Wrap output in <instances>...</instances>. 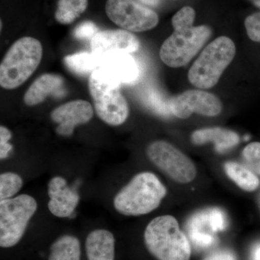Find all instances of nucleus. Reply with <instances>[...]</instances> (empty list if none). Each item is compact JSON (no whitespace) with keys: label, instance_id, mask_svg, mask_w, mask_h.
<instances>
[{"label":"nucleus","instance_id":"obj_10","mask_svg":"<svg viewBox=\"0 0 260 260\" xmlns=\"http://www.w3.org/2000/svg\"><path fill=\"white\" fill-rule=\"evenodd\" d=\"M173 116L187 119L193 114L215 116L222 111V103L216 95L200 90H186L169 100Z\"/></svg>","mask_w":260,"mask_h":260},{"label":"nucleus","instance_id":"obj_11","mask_svg":"<svg viewBox=\"0 0 260 260\" xmlns=\"http://www.w3.org/2000/svg\"><path fill=\"white\" fill-rule=\"evenodd\" d=\"M92 53L101 60L116 54H130L138 50L140 42L128 30H106L99 31L90 41Z\"/></svg>","mask_w":260,"mask_h":260},{"label":"nucleus","instance_id":"obj_5","mask_svg":"<svg viewBox=\"0 0 260 260\" xmlns=\"http://www.w3.org/2000/svg\"><path fill=\"white\" fill-rule=\"evenodd\" d=\"M235 54L236 46L232 39L226 37L217 38L205 48L191 67L188 73L189 82L197 88H213Z\"/></svg>","mask_w":260,"mask_h":260},{"label":"nucleus","instance_id":"obj_30","mask_svg":"<svg viewBox=\"0 0 260 260\" xmlns=\"http://www.w3.org/2000/svg\"><path fill=\"white\" fill-rule=\"evenodd\" d=\"M203 260H237V257L229 249H219L210 253Z\"/></svg>","mask_w":260,"mask_h":260},{"label":"nucleus","instance_id":"obj_19","mask_svg":"<svg viewBox=\"0 0 260 260\" xmlns=\"http://www.w3.org/2000/svg\"><path fill=\"white\" fill-rule=\"evenodd\" d=\"M81 248L78 238L65 235L51 244L49 260H80Z\"/></svg>","mask_w":260,"mask_h":260},{"label":"nucleus","instance_id":"obj_24","mask_svg":"<svg viewBox=\"0 0 260 260\" xmlns=\"http://www.w3.org/2000/svg\"><path fill=\"white\" fill-rule=\"evenodd\" d=\"M189 242L196 249L203 250L216 244L217 239L213 234L200 232H188Z\"/></svg>","mask_w":260,"mask_h":260},{"label":"nucleus","instance_id":"obj_1","mask_svg":"<svg viewBox=\"0 0 260 260\" xmlns=\"http://www.w3.org/2000/svg\"><path fill=\"white\" fill-rule=\"evenodd\" d=\"M167 194V188L155 174L140 172L118 191L113 205L121 215L140 216L156 210Z\"/></svg>","mask_w":260,"mask_h":260},{"label":"nucleus","instance_id":"obj_14","mask_svg":"<svg viewBox=\"0 0 260 260\" xmlns=\"http://www.w3.org/2000/svg\"><path fill=\"white\" fill-rule=\"evenodd\" d=\"M101 69L121 84L132 83L139 77V68L130 54H116L102 59Z\"/></svg>","mask_w":260,"mask_h":260},{"label":"nucleus","instance_id":"obj_17","mask_svg":"<svg viewBox=\"0 0 260 260\" xmlns=\"http://www.w3.org/2000/svg\"><path fill=\"white\" fill-rule=\"evenodd\" d=\"M85 251L88 260H114L115 239L112 233L106 229L89 233Z\"/></svg>","mask_w":260,"mask_h":260},{"label":"nucleus","instance_id":"obj_4","mask_svg":"<svg viewBox=\"0 0 260 260\" xmlns=\"http://www.w3.org/2000/svg\"><path fill=\"white\" fill-rule=\"evenodd\" d=\"M121 85L101 68L95 70L89 78V90L95 113L109 125H121L129 116V107L121 93Z\"/></svg>","mask_w":260,"mask_h":260},{"label":"nucleus","instance_id":"obj_15","mask_svg":"<svg viewBox=\"0 0 260 260\" xmlns=\"http://www.w3.org/2000/svg\"><path fill=\"white\" fill-rule=\"evenodd\" d=\"M191 142L196 145L213 143L218 153H223L237 146L239 136L231 129L221 127L204 128L196 130L191 134Z\"/></svg>","mask_w":260,"mask_h":260},{"label":"nucleus","instance_id":"obj_7","mask_svg":"<svg viewBox=\"0 0 260 260\" xmlns=\"http://www.w3.org/2000/svg\"><path fill=\"white\" fill-rule=\"evenodd\" d=\"M37 208V200L29 194L0 200L1 247H12L21 240Z\"/></svg>","mask_w":260,"mask_h":260},{"label":"nucleus","instance_id":"obj_32","mask_svg":"<svg viewBox=\"0 0 260 260\" xmlns=\"http://www.w3.org/2000/svg\"><path fill=\"white\" fill-rule=\"evenodd\" d=\"M143 4L150 7H156L159 4L160 0H139Z\"/></svg>","mask_w":260,"mask_h":260},{"label":"nucleus","instance_id":"obj_16","mask_svg":"<svg viewBox=\"0 0 260 260\" xmlns=\"http://www.w3.org/2000/svg\"><path fill=\"white\" fill-rule=\"evenodd\" d=\"M64 80L60 75L44 74L38 78L24 95V103L28 107L39 105L49 95L60 93Z\"/></svg>","mask_w":260,"mask_h":260},{"label":"nucleus","instance_id":"obj_20","mask_svg":"<svg viewBox=\"0 0 260 260\" xmlns=\"http://www.w3.org/2000/svg\"><path fill=\"white\" fill-rule=\"evenodd\" d=\"M64 63L68 69L75 74L87 75L99 69L102 60L92 52H79L65 56Z\"/></svg>","mask_w":260,"mask_h":260},{"label":"nucleus","instance_id":"obj_31","mask_svg":"<svg viewBox=\"0 0 260 260\" xmlns=\"http://www.w3.org/2000/svg\"><path fill=\"white\" fill-rule=\"evenodd\" d=\"M251 259L260 260V244H256L251 253Z\"/></svg>","mask_w":260,"mask_h":260},{"label":"nucleus","instance_id":"obj_18","mask_svg":"<svg viewBox=\"0 0 260 260\" xmlns=\"http://www.w3.org/2000/svg\"><path fill=\"white\" fill-rule=\"evenodd\" d=\"M224 171L228 177L243 190L254 191L259 188V178L245 165L237 162L228 161L224 164Z\"/></svg>","mask_w":260,"mask_h":260},{"label":"nucleus","instance_id":"obj_21","mask_svg":"<svg viewBox=\"0 0 260 260\" xmlns=\"http://www.w3.org/2000/svg\"><path fill=\"white\" fill-rule=\"evenodd\" d=\"M88 0H59L55 12L56 21L63 25L73 23L88 8Z\"/></svg>","mask_w":260,"mask_h":260},{"label":"nucleus","instance_id":"obj_13","mask_svg":"<svg viewBox=\"0 0 260 260\" xmlns=\"http://www.w3.org/2000/svg\"><path fill=\"white\" fill-rule=\"evenodd\" d=\"M48 208L57 218H70L79 204L80 196L73 188L70 187L64 178L54 177L48 184Z\"/></svg>","mask_w":260,"mask_h":260},{"label":"nucleus","instance_id":"obj_33","mask_svg":"<svg viewBox=\"0 0 260 260\" xmlns=\"http://www.w3.org/2000/svg\"><path fill=\"white\" fill-rule=\"evenodd\" d=\"M248 1L252 3L256 8H260V0H248Z\"/></svg>","mask_w":260,"mask_h":260},{"label":"nucleus","instance_id":"obj_28","mask_svg":"<svg viewBox=\"0 0 260 260\" xmlns=\"http://www.w3.org/2000/svg\"><path fill=\"white\" fill-rule=\"evenodd\" d=\"M210 223L213 233L222 232L226 227V220L221 210L218 208L209 210Z\"/></svg>","mask_w":260,"mask_h":260},{"label":"nucleus","instance_id":"obj_12","mask_svg":"<svg viewBox=\"0 0 260 260\" xmlns=\"http://www.w3.org/2000/svg\"><path fill=\"white\" fill-rule=\"evenodd\" d=\"M94 115L93 108L86 101L78 100L65 103L51 112V120L58 124L56 134L68 138L74 133L77 126L87 124Z\"/></svg>","mask_w":260,"mask_h":260},{"label":"nucleus","instance_id":"obj_26","mask_svg":"<svg viewBox=\"0 0 260 260\" xmlns=\"http://www.w3.org/2000/svg\"><path fill=\"white\" fill-rule=\"evenodd\" d=\"M248 37L254 42H260V12L246 17L244 21Z\"/></svg>","mask_w":260,"mask_h":260},{"label":"nucleus","instance_id":"obj_25","mask_svg":"<svg viewBox=\"0 0 260 260\" xmlns=\"http://www.w3.org/2000/svg\"><path fill=\"white\" fill-rule=\"evenodd\" d=\"M195 19V11L192 8L185 6L181 8L173 16L172 23L174 28L193 25Z\"/></svg>","mask_w":260,"mask_h":260},{"label":"nucleus","instance_id":"obj_8","mask_svg":"<svg viewBox=\"0 0 260 260\" xmlns=\"http://www.w3.org/2000/svg\"><path fill=\"white\" fill-rule=\"evenodd\" d=\"M146 154L152 164L176 182L187 184L196 177L197 169L192 160L167 141L150 143Z\"/></svg>","mask_w":260,"mask_h":260},{"label":"nucleus","instance_id":"obj_9","mask_svg":"<svg viewBox=\"0 0 260 260\" xmlns=\"http://www.w3.org/2000/svg\"><path fill=\"white\" fill-rule=\"evenodd\" d=\"M106 13L113 23L128 31H146L158 23L156 13L135 0H107Z\"/></svg>","mask_w":260,"mask_h":260},{"label":"nucleus","instance_id":"obj_6","mask_svg":"<svg viewBox=\"0 0 260 260\" xmlns=\"http://www.w3.org/2000/svg\"><path fill=\"white\" fill-rule=\"evenodd\" d=\"M212 34L210 27H179L162 44L160 57L170 68L185 66L196 56Z\"/></svg>","mask_w":260,"mask_h":260},{"label":"nucleus","instance_id":"obj_23","mask_svg":"<svg viewBox=\"0 0 260 260\" xmlns=\"http://www.w3.org/2000/svg\"><path fill=\"white\" fill-rule=\"evenodd\" d=\"M244 165L260 177V143L254 142L246 145L242 151Z\"/></svg>","mask_w":260,"mask_h":260},{"label":"nucleus","instance_id":"obj_22","mask_svg":"<svg viewBox=\"0 0 260 260\" xmlns=\"http://www.w3.org/2000/svg\"><path fill=\"white\" fill-rule=\"evenodd\" d=\"M23 181L16 173L5 172L0 175V200L14 198L21 189Z\"/></svg>","mask_w":260,"mask_h":260},{"label":"nucleus","instance_id":"obj_29","mask_svg":"<svg viewBox=\"0 0 260 260\" xmlns=\"http://www.w3.org/2000/svg\"><path fill=\"white\" fill-rule=\"evenodd\" d=\"M12 133L6 126H0V158L1 160L8 158L13 149V145L9 143Z\"/></svg>","mask_w":260,"mask_h":260},{"label":"nucleus","instance_id":"obj_2","mask_svg":"<svg viewBox=\"0 0 260 260\" xmlns=\"http://www.w3.org/2000/svg\"><path fill=\"white\" fill-rule=\"evenodd\" d=\"M145 246L158 260H189L190 242L181 232L177 219L170 215L153 218L144 233Z\"/></svg>","mask_w":260,"mask_h":260},{"label":"nucleus","instance_id":"obj_3","mask_svg":"<svg viewBox=\"0 0 260 260\" xmlns=\"http://www.w3.org/2000/svg\"><path fill=\"white\" fill-rule=\"evenodd\" d=\"M43 47L32 37L18 39L10 47L0 64V85L13 90L23 85L40 64Z\"/></svg>","mask_w":260,"mask_h":260},{"label":"nucleus","instance_id":"obj_27","mask_svg":"<svg viewBox=\"0 0 260 260\" xmlns=\"http://www.w3.org/2000/svg\"><path fill=\"white\" fill-rule=\"evenodd\" d=\"M99 28L91 21H85L77 25L73 31V36L80 40H92L99 32Z\"/></svg>","mask_w":260,"mask_h":260}]
</instances>
